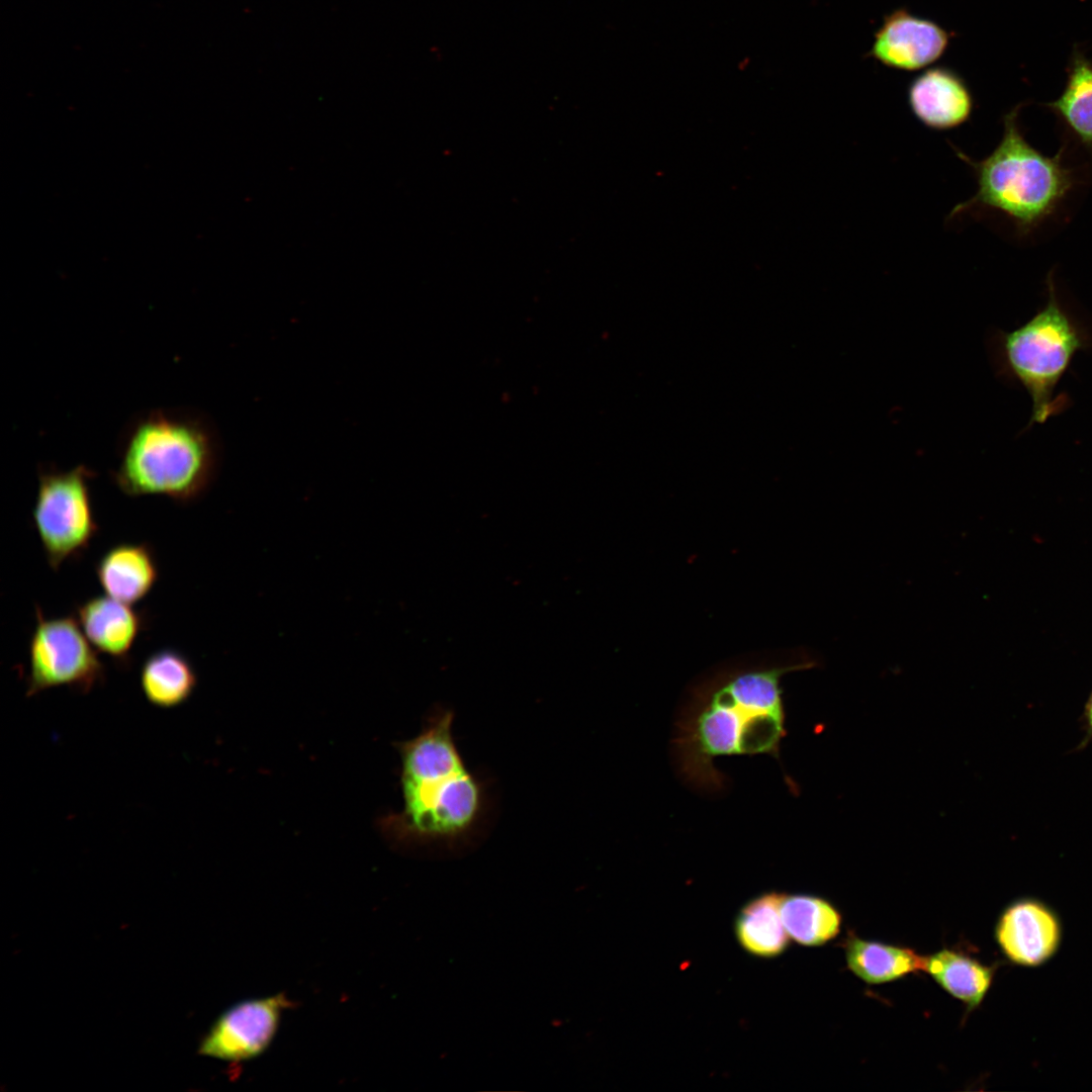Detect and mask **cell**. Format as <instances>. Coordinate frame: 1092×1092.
I'll use <instances>...</instances> for the list:
<instances>
[{
  "label": "cell",
  "mask_w": 1092,
  "mask_h": 1092,
  "mask_svg": "<svg viewBox=\"0 0 1092 1092\" xmlns=\"http://www.w3.org/2000/svg\"><path fill=\"white\" fill-rule=\"evenodd\" d=\"M813 661L755 665L712 673L693 688L679 712L672 739L679 776L698 790L717 792L721 756L779 755L786 734L781 678Z\"/></svg>",
  "instance_id": "cell-1"
},
{
  "label": "cell",
  "mask_w": 1092,
  "mask_h": 1092,
  "mask_svg": "<svg viewBox=\"0 0 1092 1092\" xmlns=\"http://www.w3.org/2000/svg\"><path fill=\"white\" fill-rule=\"evenodd\" d=\"M453 719L452 710H438L425 729L400 747L403 810L395 817V827L403 837L458 841L484 814V787L457 748Z\"/></svg>",
  "instance_id": "cell-2"
},
{
  "label": "cell",
  "mask_w": 1092,
  "mask_h": 1092,
  "mask_svg": "<svg viewBox=\"0 0 1092 1092\" xmlns=\"http://www.w3.org/2000/svg\"><path fill=\"white\" fill-rule=\"evenodd\" d=\"M217 444L208 422L182 407L153 408L123 427L111 477L130 496H166L186 504L209 485Z\"/></svg>",
  "instance_id": "cell-3"
},
{
  "label": "cell",
  "mask_w": 1092,
  "mask_h": 1092,
  "mask_svg": "<svg viewBox=\"0 0 1092 1092\" xmlns=\"http://www.w3.org/2000/svg\"><path fill=\"white\" fill-rule=\"evenodd\" d=\"M1019 107L1004 115L1003 136L988 157L974 161L957 151L976 173L978 191L957 205L949 217L990 209L1027 230L1049 216L1071 190L1074 178L1061 155L1048 157L1023 136L1017 122Z\"/></svg>",
  "instance_id": "cell-4"
},
{
  "label": "cell",
  "mask_w": 1092,
  "mask_h": 1092,
  "mask_svg": "<svg viewBox=\"0 0 1092 1092\" xmlns=\"http://www.w3.org/2000/svg\"><path fill=\"white\" fill-rule=\"evenodd\" d=\"M1045 306L1023 326L997 332L992 342L995 360L1003 372L1016 378L1032 400L1030 423H1043L1058 412L1055 390L1086 337L1059 302L1053 279L1048 282Z\"/></svg>",
  "instance_id": "cell-5"
},
{
  "label": "cell",
  "mask_w": 1092,
  "mask_h": 1092,
  "mask_svg": "<svg viewBox=\"0 0 1092 1092\" xmlns=\"http://www.w3.org/2000/svg\"><path fill=\"white\" fill-rule=\"evenodd\" d=\"M94 475L82 464L67 470L38 469L32 523L47 562L55 571L80 557L98 532L90 493Z\"/></svg>",
  "instance_id": "cell-6"
},
{
  "label": "cell",
  "mask_w": 1092,
  "mask_h": 1092,
  "mask_svg": "<svg viewBox=\"0 0 1092 1092\" xmlns=\"http://www.w3.org/2000/svg\"><path fill=\"white\" fill-rule=\"evenodd\" d=\"M74 616L47 617L35 607L28 643L26 697L67 687L88 694L103 684L105 668Z\"/></svg>",
  "instance_id": "cell-7"
},
{
  "label": "cell",
  "mask_w": 1092,
  "mask_h": 1092,
  "mask_svg": "<svg viewBox=\"0 0 1092 1092\" xmlns=\"http://www.w3.org/2000/svg\"><path fill=\"white\" fill-rule=\"evenodd\" d=\"M292 1006L283 993L238 1002L213 1022L198 1053L234 1063L254 1060L272 1044L283 1013Z\"/></svg>",
  "instance_id": "cell-8"
},
{
  "label": "cell",
  "mask_w": 1092,
  "mask_h": 1092,
  "mask_svg": "<svg viewBox=\"0 0 1092 1092\" xmlns=\"http://www.w3.org/2000/svg\"><path fill=\"white\" fill-rule=\"evenodd\" d=\"M951 36L937 22L897 8L883 18L868 57L891 69L917 71L936 62Z\"/></svg>",
  "instance_id": "cell-9"
},
{
  "label": "cell",
  "mask_w": 1092,
  "mask_h": 1092,
  "mask_svg": "<svg viewBox=\"0 0 1092 1092\" xmlns=\"http://www.w3.org/2000/svg\"><path fill=\"white\" fill-rule=\"evenodd\" d=\"M1057 914L1043 902L1022 898L1012 902L998 919L995 935L1003 953L1014 964L1035 967L1050 960L1061 941Z\"/></svg>",
  "instance_id": "cell-10"
},
{
  "label": "cell",
  "mask_w": 1092,
  "mask_h": 1092,
  "mask_svg": "<svg viewBox=\"0 0 1092 1092\" xmlns=\"http://www.w3.org/2000/svg\"><path fill=\"white\" fill-rule=\"evenodd\" d=\"M908 103L924 125L936 130L962 125L974 107L966 80L946 66H933L917 75L908 87Z\"/></svg>",
  "instance_id": "cell-11"
},
{
  "label": "cell",
  "mask_w": 1092,
  "mask_h": 1092,
  "mask_svg": "<svg viewBox=\"0 0 1092 1092\" xmlns=\"http://www.w3.org/2000/svg\"><path fill=\"white\" fill-rule=\"evenodd\" d=\"M75 617L96 650L120 665L129 663L131 649L145 628L144 614L104 595L78 605Z\"/></svg>",
  "instance_id": "cell-12"
},
{
  "label": "cell",
  "mask_w": 1092,
  "mask_h": 1092,
  "mask_svg": "<svg viewBox=\"0 0 1092 1092\" xmlns=\"http://www.w3.org/2000/svg\"><path fill=\"white\" fill-rule=\"evenodd\" d=\"M95 573L106 596L131 605L153 589L159 566L149 544L127 542L108 548L97 560Z\"/></svg>",
  "instance_id": "cell-13"
},
{
  "label": "cell",
  "mask_w": 1092,
  "mask_h": 1092,
  "mask_svg": "<svg viewBox=\"0 0 1092 1092\" xmlns=\"http://www.w3.org/2000/svg\"><path fill=\"white\" fill-rule=\"evenodd\" d=\"M783 893H762L747 901L738 911L734 932L738 944L747 953L772 959L786 951L790 936L781 916Z\"/></svg>",
  "instance_id": "cell-14"
},
{
  "label": "cell",
  "mask_w": 1092,
  "mask_h": 1092,
  "mask_svg": "<svg viewBox=\"0 0 1092 1092\" xmlns=\"http://www.w3.org/2000/svg\"><path fill=\"white\" fill-rule=\"evenodd\" d=\"M197 685V675L187 656L174 648H161L147 656L140 670V686L146 700L160 709L186 703Z\"/></svg>",
  "instance_id": "cell-15"
},
{
  "label": "cell",
  "mask_w": 1092,
  "mask_h": 1092,
  "mask_svg": "<svg viewBox=\"0 0 1092 1092\" xmlns=\"http://www.w3.org/2000/svg\"><path fill=\"white\" fill-rule=\"evenodd\" d=\"M848 969L869 984H883L911 973L926 970V959L911 948L861 939L850 935L844 941Z\"/></svg>",
  "instance_id": "cell-16"
},
{
  "label": "cell",
  "mask_w": 1092,
  "mask_h": 1092,
  "mask_svg": "<svg viewBox=\"0 0 1092 1092\" xmlns=\"http://www.w3.org/2000/svg\"><path fill=\"white\" fill-rule=\"evenodd\" d=\"M948 994L969 1010L984 999L992 983L994 969L964 952L942 948L927 957L926 970Z\"/></svg>",
  "instance_id": "cell-17"
},
{
  "label": "cell",
  "mask_w": 1092,
  "mask_h": 1092,
  "mask_svg": "<svg viewBox=\"0 0 1092 1092\" xmlns=\"http://www.w3.org/2000/svg\"><path fill=\"white\" fill-rule=\"evenodd\" d=\"M781 916L790 938L804 946L823 945L840 931V913L821 897L783 894Z\"/></svg>",
  "instance_id": "cell-18"
},
{
  "label": "cell",
  "mask_w": 1092,
  "mask_h": 1092,
  "mask_svg": "<svg viewBox=\"0 0 1092 1092\" xmlns=\"http://www.w3.org/2000/svg\"><path fill=\"white\" fill-rule=\"evenodd\" d=\"M1067 73L1064 91L1046 106L1092 152V62L1079 49H1074Z\"/></svg>",
  "instance_id": "cell-19"
},
{
  "label": "cell",
  "mask_w": 1092,
  "mask_h": 1092,
  "mask_svg": "<svg viewBox=\"0 0 1092 1092\" xmlns=\"http://www.w3.org/2000/svg\"><path fill=\"white\" fill-rule=\"evenodd\" d=\"M1081 722L1084 736L1082 741L1079 743L1077 750L1086 747L1092 740V691L1084 705Z\"/></svg>",
  "instance_id": "cell-20"
}]
</instances>
